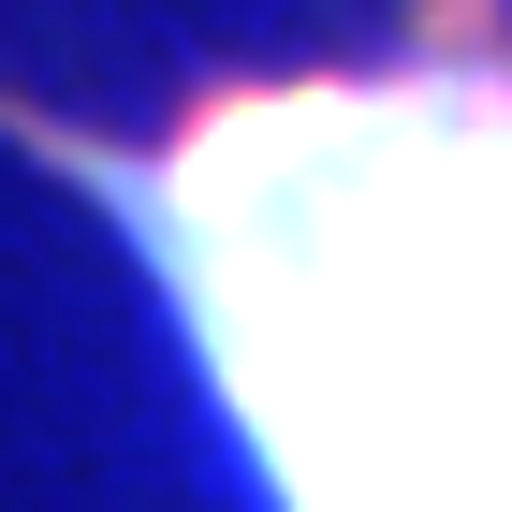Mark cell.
Wrapping results in <instances>:
<instances>
[{
	"label": "cell",
	"instance_id": "6da1fadb",
	"mask_svg": "<svg viewBox=\"0 0 512 512\" xmlns=\"http://www.w3.org/2000/svg\"><path fill=\"white\" fill-rule=\"evenodd\" d=\"M132 205L278 512H512V44L205 103Z\"/></svg>",
	"mask_w": 512,
	"mask_h": 512
}]
</instances>
